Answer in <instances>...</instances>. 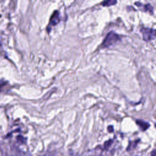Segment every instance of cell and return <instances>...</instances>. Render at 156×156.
<instances>
[{"label":"cell","mask_w":156,"mask_h":156,"mask_svg":"<svg viewBox=\"0 0 156 156\" xmlns=\"http://www.w3.org/2000/svg\"><path fill=\"white\" fill-rule=\"evenodd\" d=\"M141 32L143 34V38L146 41L153 40L155 38V30L150 28H142Z\"/></svg>","instance_id":"cell-2"},{"label":"cell","mask_w":156,"mask_h":156,"mask_svg":"<svg viewBox=\"0 0 156 156\" xmlns=\"http://www.w3.org/2000/svg\"><path fill=\"white\" fill-rule=\"evenodd\" d=\"M121 40L119 35L113 31H110L106 35L104 41L102 43V46L104 48L110 47Z\"/></svg>","instance_id":"cell-1"},{"label":"cell","mask_w":156,"mask_h":156,"mask_svg":"<svg viewBox=\"0 0 156 156\" xmlns=\"http://www.w3.org/2000/svg\"><path fill=\"white\" fill-rule=\"evenodd\" d=\"M60 18L59 12L57 10H55V11H54V12L53 13V14L52 15V16L50 18L49 23L48 27H47V30L48 31V30H49V32H50L51 27L57 25L60 22Z\"/></svg>","instance_id":"cell-3"},{"label":"cell","mask_w":156,"mask_h":156,"mask_svg":"<svg viewBox=\"0 0 156 156\" xmlns=\"http://www.w3.org/2000/svg\"><path fill=\"white\" fill-rule=\"evenodd\" d=\"M136 122L140 127L141 129H142V130H143V131L147 129L148 127H149V124L148 122H145V121H142V120L138 119V120L136 121Z\"/></svg>","instance_id":"cell-4"},{"label":"cell","mask_w":156,"mask_h":156,"mask_svg":"<svg viewBox=\"0 0 156 156\" xmlns=\"http://www.w3.org/2000/svg\"><path fill=\"white\" fill-rule=\"evenodd\" d=\"M117 2L116 1H106L102 2V5L103 6H110L115 4Z\"/></svg>","instance_id":"cell-5"}]
</instances>
